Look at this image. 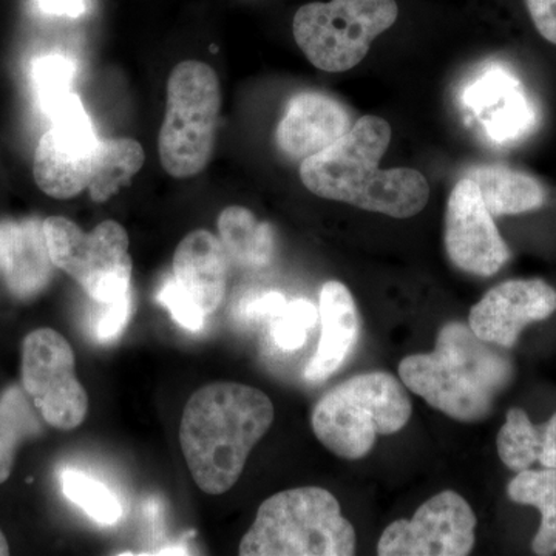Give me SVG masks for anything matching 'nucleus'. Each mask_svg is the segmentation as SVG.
Wrapping results in <instances>:
<instances>
[{
    "mask_svg": "<svg viewBox=\"0 0 556 556\" xmlns=\"http://www.w3.org/2000/svg\"><path fill=\"white\" fill-rule=\"evenodd\" d=\"M526 5L538 33L556 46V0H526Z\"/></svg>",
    "mask_w": 556,
    "mask_h": 556,
    "instance_id": "nucleus-31",
    "label": "nucleus"
},
{
    "mask_svg": "<svg viewBox=\"0 0 556 556\" xmlns=\"http://www.w3.org/2000/svg\"><path fill=\"white\" fill-rule=\"evenodd\" d=\"M413 405L393 375L365 372L339 383L318 399L311 427L321 444L346 460L369 455L379 437L407 426Z\"/></svg>",
    "mask_w": 556,
    "mask_h": 556,
    "instance_id": "nucleus-5",
    "label": "nucleus"
},
{
    "mask_svg": "<svg viewBox=\"0 0 556 556\" xmlns=\"http://www.w3.org/2000/svg\"><path fill=\"white\" fill-rule=\"evenodd\" d=\"M39 434L42 424L24 388H7L0 394V484L9 481L22 442Z\"/></svg>",
    "mask_w": 556,
    "mask_h": 556,
    "instance_id": "nucleus-23",
    "label": "nucleus"
},
{
    "mask_svg": "<svg viewBox=\"0 0 556 556\" xmlns=\"http://www.w3.org/2000/svg\"><path fill=\"white\" fill-rule=\"evenodd\" d=\"M287 298L278 291L255 292L241 300L239 317L248 321L265 320L273 318L287 305Z\"/></svg>",
    "mask_w": 556,
    "mask_h": 556,
    "instance_id": "nucleus-30",
    "label": "nucleus"
},
{
    "mask_svg": "<svg viewBox=\"0 0 556 556\" xmlns=\"http://www.w3.org/2000/svg\"><path fill=\"white\" fill-rule=\"evenodd\" d=\"M444 241L453 265L471 276H495L510 260V249L485 207L477 182L467 177L459 179L450 193Z\"/></svg>",
    "mask_w": 556,
    "mask_h": 556,
    "instance_id": "nucleus-12",
    "label": "nucleus"
},
{
    "mask_svg": "<svg viewBox=\"0 0 556 556\" xmlns=\"http://www.w3.org/2000/svg\"><path fill=\"white\" fill-rule=\"evenodd\" d=\"M43 230L53 265L78 281L94 303H110L130 291L129 233L118 222L105 219L86 233L72 219L49 217Z\"/></svg>",
    "mask_w": 556,
    "mask_h": 556,
    "instance_id": "nucleus-8",
    "label": "nucleus"
},
{
    "mask_svg": "<svg viewBox=\"0 0 556 556\" xmlns=\"http://www.w3.org/2000/svg\"><path fill=\"white\" fill-rule=\"evenodd\" d=\"M54 268L43 222L38 218L0 222V273L14 298H38L49 287Z\"/></svg>",
    "mask_w": 556,
    "mask_h": 556,
    "instance_id": "nucleus-15",
    "label": "nucleus"
},
{
    "mask_svg": "<svg viewBox=\"0 0 556 556\" xmlns=\"http://www.w3.org/2000/svg\"><path fill=\"white\" fill-rule=\"evenodd\" d=\"M508 496L514 503L533 506L540 510L541 526L532 548L536 555L548 556L556 554V470L518 471L507 486Z\"/></svg>",
    "mask_w": 556,
    "mask_h": 556,
    "instance_id": "nucleus-22",
    "label": "nucleus"
},
{
    "mask_svg": "<svg viewBox=\"0 0 556 556\" xmlns=\"http://www.w3.org/2000/svg\"><path fill=\"white\" fill-rule=\"evenodd\" d=\"M514 376L510 358L478 338L468 325L450 321L431 353L413 354L399 378L438 412L459 422H481Z\"/></svg>",
    "mask_w": 556,
    "mask_h": 556,
    "instance_id": "nucleus-3",
    "label": "nucleus"
},
{
    "mask_svg": "<svg viewBox=\"0 0 556 556\" xmlns=\"http://www.w3.org/2000/svg\"><path fill=\"white\" fill-rule=\"evenodd\" d=\"M7 555H10L9 541H7L5 535H3L2 530H0V556Z\"/></svg>",
    "mask_w": 556,
    "mask_h": 556,
    "instance_id": "nucleus-33",
    "label": "nucleus"
},
{
    "mask_svg": "<svg viewBox=\"0 0 556 556\" xmlns=\"http://www.w3.org/2000/svg\"><path fill=\"white\" fill-rule=\"evenodd\" d=\"M273 422V401L258 388L215 382L197 390L182 409L179 445L201 492H229Z\"/></svg>",
    "mask_w": 556,
    "mask_h": 556,
    "instance_id": "nucleus-2",
    "label": "nucleus"
},
{
    "mask_svg": "<svg viewBox=\"0 0 556 556\" xmlns=\"http://www.w3.org/2000/svg\"><path fill=\"white\" fill-rule=\"evenodd\" d=\"M97 305V316L91 318L90 324L91 336L100 343L115 342L123 334L134 313V289L113 302Z\"/></svg>",
    "mask_w": 556,
    "mask_h": 556,
    "instance_id": "nucleus-28",
    "label": "nucleus"
},
{
    "mask_svg": "<svg viewBox=\"0 0 556 556\" xmlns=\"http://www.w3.org/2000/svg\"><path fill=\"white\" fill-rule=\"evenodd\" d=\"M397 16L396 0L311 2L295 13L292 33L314 67L343 73L367 58L371 43Z\"/></svg>",
    "mask_w": 556,
    "mask_h": 556,
    "instance_id": "nucleus-7",
    "label": "nucleus"
},
{
    "mask_svg": "<svg viewBox=\"0 0 556 556\" xmlns=\"http://www.w3.org/2000/svg\"><path fill=\"white\" fill-rule=\"evenodd\" d=\"M321 336L317 351L305 369L309 382H325L334 375L357 345L361 317L353 294L340 281H327L320 289Z\"/></svg>",
    "mask_w": 556,
    "mask_h": 556,
    "instance_id": "nucleus-17",
    "label": "nucleus"
},
{
    "mask_svg": "<svg viewBox=\"0 0 556 556\" xmlns=\"http://www.w3.org/2000/svg\"><path fill=\"white\" fill-rule=\"evenodd\" d=\"M222 89L215 70L201 61L179 62L167 80L161 124V166L170 177H197L206 169L217 139Z\"/></svg>",
    "mask_w": 556,
    "mask_h": 556,
    "instance_id": "nucleus-6",
    "label": "nucleus"
},
{
    "mask_svg": "<svg viewBox=\"0 0 556 556\" xmlns=\"http://www.w3.org/2000/svg\"><path fill=\"white\" fill-rule=\"evenodd\" d=\"M317 320L318 309L309 300H291L277 316L270 318V339L281 351L292 353L305 345Z\"/></svg>",
    "mask_w": 556,
    "mask_h": 556,
    "instance_id": "nucleus-27",
    "label": "nucleus"
},
{
    "mask_svg": "<svg viewBox=\"0 0 556 556\" xmlns=\"http://www.w3.org/2000/svg\"><path fill=\"white\" fill-rule=\"evenodd\" d=\"M473 108L496 141L521 138L535 124V112L521 84L504 70H493L473 90Z\"/></svg>",
    "mask_w": 556,
    "mask_h": 556,
    "instance_id": "nucleus-18",
    "label": "nucleus"
},
{
    "mask_svg": "<svg viewBox=\"0 0 556 556\" xmlns=\"http://www.w3.org/2000/svg\"><path fill=\"white\" fill-rule=\"evenodd\" d=\"M35 5L49 16L80 17L89 10L87 0H35Z\"/></svg>",
    "mask_w": 556,
    "mask_h": 556,
    "instance_id": "nucleus-32",
    "label": "nucleus"
},
{
    "mask_svg": "<svg viewBox=\"0 0 556 556\" xmlns=\"http://www.w3.org/2000/svg\"><path fill=\"white\" fill-rule=\"evenodd\" d=\"M50 123L36 148L33 175L46 195L70 200L89 189L102 139L76 93L51 116Z\"/></svg>",
    "mask_w": 556,
    "mask_h": 556,
    "instance_id": "nucleus-10",
    "label": "nucleus"
},
{
    "mask_svg": "<svg viewBox=\"0 0 556 556\" xmlns=\"http://www.w3.org/2000/svg\"><path fill=\"white\" fill-rule=\"evenodd\" d=\"M390 124L365 115L339 141L300 164L303 186L320 199L340 201L393 218L420 214L430 186L420 172L379 169L391 142Z\"/></svg>",
    "mask_w": 556,
    "mask_h": 556,
    "instance_id": "nucleus-1",
    "label": "nucleus"
},
{
    "mask_svg": "<svg viewBox=\"0 0 556 556\" xmlns=\"http://www.w3.org/2000/svg\"><path fill=\"white\" fill-rule=\"evenodd\" d=\"M477 517L459 493L444 490L383 530L380 556H466L473 551Z\"/></svg>",
    "mask_w": 556,
    "mask_h": 556,
    "instance_id": "nucleus-11",
    "label": "nucleus"
},
{
    "mask_svg": "<svg viewBox=\"0 0 556 556\" xmlns=\"http://www.w3.org/2000/svg\"><path fill=\"white\" fill-rule=\"evenodd\" d=\"M159 302L164 308L169 309L172 318L179 327L188 331L199 332L206 325V314L179 289L172 276L161 283Z\"/></svg>",
    "mask_w": 556,
    "mask_h": 556,
    "instance_id": "nucleus-29",
    "label": "nucleus"
},
{
    "mask_svg": "<svg viewBox=\"0 0 556 556\" xmlns=\"http://www.w3.org/2000/svg\"><path fill=\"white\" fill-rule=\"evenodd\" d=\"M228 266V254L222 241L206 229H197L175 249L172 277L179 289L211 316L225 300Z\"/></svg>",
    "mask_w": 556,
    "mask_h": 556,
    "instance_id": "nucleus-16",
    "label": "nucleus"
},
{
    "mask_svg": "<svg viewBox=\"0 0 556 556\" xmlns=\"http://www.w3.org/2000/svg\"><path fill=\"white\" fill-rule=\"evenodd\" d=\"M356 530L321 486L289 489L263 501L241 540V556H350Z\"/></svg>",
    "mask_w": 556,
    "mask_h": 556,
    "instance_id": "nucleus-4",
    "label": "nucleus"
},
{
    "mask_svg": "<svg viewBox=\"0 0 556 556\" xmlns=\"http://www.w3.org/2000/svg\"><path fill=\"white\" fill-rule=\"evenodd\" d=\"M466 177L477 182L482 201L493 217L525 214L546 204V189L526 172L485 164L471 167Z\"/></svg>",
    "mask_w": 556,
    "mask_h": 556,
    "instance_id": "nucleus-19",
    "label": "nucleus"
},
{
    "mask_svg": "<svg viewBox=\"0 0 556 556\" xmlns=\"http://www.w3.org/2000/svg\"><path fill=\"white\" fill-rule=\"evenodd\" d=\"M62 493L94 522L102 526L116 525L123 518V506L115 492L90 475L67 468L61 473Z\"/></svg>",
    "mask_w": 556,
    "mask_h": 556,
    "instance_id": "nucleus-26",
    "label": "nucleus"
},
{
    "mask_svg": "<svg viewBox=\"0 0 556 556\" xmlns=\"http://www.w3.org/2000/svg\"><path fill=\"white\" fill-rule=\"evenodd\" d=\"M497 455L506 467L522 471L535 463L556 470V413L535 426L525 409H508L506 424L496 438Z\"/></svg>",
    "mask_w": 556,
    "mask_h": 556,
    "instance_id": "nucleus-20",
    "label": "nucleus"
},
{
    "mask_svg": "<svg viewBox=\"0 0 556 556\" xmlns=\"http://www.w3.org/2000/svg\"><path fill=\"white\" fill-rule=\"evenodd\" d=\"M219 241L228 258L247 269H262L273 263L276 236L273 226L260 222L249 208L229 206L218 215Z\"/></svg>",
    "mask_w": 556,
    "mask_h": 556,
    "instance_id": "nucleus-21",
    "label": "nucleus"
},
{
    "mask_svg": "<svg viewBox=\"0 0 556 556\" xmlns=\"http://www.w3.org/2000/svg\"><path fill=\"white\" fill-rule=\"evenodd\" d=\"M556 311V291L540 278L508 280L489 292L470 309L468 327L486 343L517 345L527 325L546 320Z\"/></svg>",
    "mask_w": 556,
    "mask_h": 556,
    "instance_id": "nucleus-13",
    "label": "nucleus"
},
{
    "mask_svg": "<svg viewBox=\"0 0 556 556\" xmlns=\"http://www.w3.org/2000/svg\"><path fill=\"white\" fill-rule=\"evenodd\" d=\"M351 127L353 118L342 102L320 91H302L289 101L276 141L287 159L302 163L334 144Z\"/></svg>",
    "mask_w": 556,
    "mask_h": 556,
    "instance_id": "nucleus-14",
    "label": "nucleus"
},
{
    "mask_svg": "<svg viewBox=\"0 0 556 556\" xmlns=\"http://www.w3.org/2000/svg\"><path fill=\"white\" fill-rule=\"evenodd\" d=\"M75 369V351L54 329H35L22 342V388L56 430H75L89 413V396Z\"/></svg>",
    "mask_w": 556,
    "mask_h": 556,
    "instance_id": "nucleus-9",
    "label": "nucleus"
},
{
    "mask_svg": "<svg viewBox=\"0 0 556 556\" xmlns=\"http://www.w3.org/2000/svg\"><path fill=\"white\" fill-rule=\"evenodd\" d=\"M76 70V62L64 53L40 54L33 61V91L47 118L50 119L75 94Z\"/></svg>",
    "mask_w": 556,
    "mask_h": 556,
    "instance_id": "nucleus-25",
    "label": "nucleus"
},
{
    "mask_svg": "<svg viewBox=\"0 0 556 556\" xmlns=\"http://www.w3.org/2000/svg\"><path fill=\"white\" fill-rule=\"evenodd\" d=\"M144 149L134 138L102 139L97 169L89 186L91 200L104 203L130 185L144 166Z\"/></svg>",
    "mask_w": 556,
    "mask_h": 556,
    "instance_id": "nucleus-24",
    "label": "nucleus"
}]
</instances>
